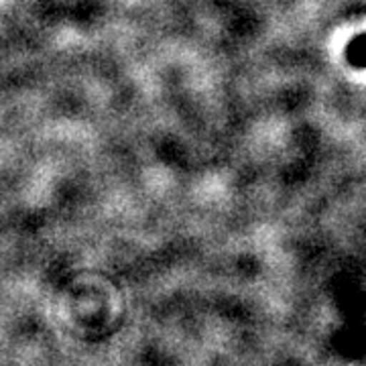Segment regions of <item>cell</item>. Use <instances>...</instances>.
<instances>
[{
    "label": "cell",
    "mask_w": 366,
    "mask_h": 366,
    "mask_svg": "<svg viewBox=\"0 0 366 366\" xmlns=\"http://www.w3.org/2000/svg\"><path fill=\"white\" fill-rule=\"evenodd\" d=\"M346 59L354 67H366V33L350 41L346 49Z\"/></svg>",
    "instance_id": "1"
}]
</instances>
